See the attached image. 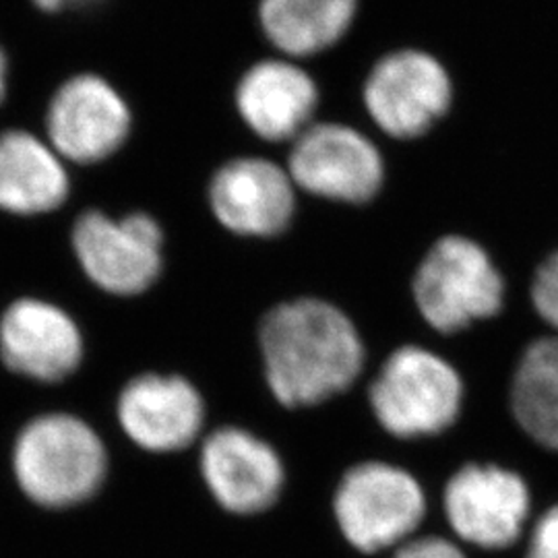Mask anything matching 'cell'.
Instances as JSON below:
<instances>
[{"instance_id":"10","label":"cell","mask_w":558,"mask_h":558,"mask_svg":"<svg viewBox=\"0 0 558 558\" xmlns=\"http://www.w3.org/2000/svg\"><path fill=\"white\" fill-rule=\"evenodd\" d=\"M131 122L117 87L94 73L64 81L46 114L50 147L62 160L83 166L112 158L129 140Z\"/></svg>"},{"instance_id":"21","label":"cell","mask_w":558,"mask_h":558,"mask_svg":"<svg viewBox=\"0 0 558 558\" xmlns=\"http://www.w3.org/2000/svg\"><path fill=\"white\" fill-rule=\"evenodd\" d=\"M393 558H465L453 542L439 538V536H426V538L408 539L401 544Z\"/></svg>"},{"instance_id":"2","label":"cell","mask_w":558,"mask_h":558,"mask_svg":"<svg viewBox=\"0 0 558 558\" xmlns=\"http://www.w3.org/2000/svg\"><path fill=\"white\" fill-rule=\"evenodd\" d=\"M13 470L27 499L46 509H69L100 490L108 456L89 424L69 414H46L21 430Z\"/></svg>"},{"instance_id":"8","label":"cell","mask_w":558,"mask_h":558,"mask_svg":"<svg viewBox=\"0 0 558 558\" xmlns=\"http://www.w3.org/2000/svg\"><path fill=\"white\" fill-rule=\"evenodd\" d=\"M385 174L375 141L341 122L311 124L290 154V179L320 199L366 205L377 199Z\"/></svg>"},{"instance_id":"6","label":"cell","mask_w":558,"mask_h":558,"mask_svg":"<svg viewBox=\"0 0 558 558\" xmlns=\"http://www.w3.org/2000/svg\"><path fill=\"white\" fill-rule=\"evenodd\" d=\"M333 513L345 539L366 555L405 544L426 515L424 490L410 472L366 461L343 474Z\"/></svg>"},{"instance_id":"5","label":"cell","mask_w":558,"mask_h":558,"mask_svg":"<svg viewBox=\"0 0 558 558\" xmlns=\"http://www.w3.org/2000/svg\"><path fill=\"white\" fill-rule=\"evenodd\" d=\"M371 120L387 137H426L453 108L456 83L445 62L422 48H399L375 62L362 87Z\"/></svg>"},{"instance_id":"1","label":"cell","mask_w":558,"mask_h":558,"mask_svg":"<svg viewBox=\"0 0 558 558\" xmlns=\"http://www.w3.org/2000/svg\"><path fill=\"white\" fill-rule=\"evenodd\" d=\"M265 379L281 405L308 408L348 391L364 366L356 325L336 304L290 300L260 323Z\"/></svg>"},{"instance_id":"9","label":"cell","mask_w":558,"mask_h":558,"mask_svg":"<svg viewBox=\"0 0 558 558\" xmlns=\"http://www.w3.org/2000/svg\"><path fill=\"white\" fill-rule=\"evenodd\" d=\"M445 518L459 538L484 550L513 546L530 518V488L515 472L493 463H468L449 478Z\"/></svg>"},{"instance_id":"20","label":"cell","mask_w":558,"mask_h":558,"mask_svg":"<svg viewBox=\"0 0 558 558\" xmlns=\"http://www.w3.org/2000/svg\"><path fill=\"white\" fill-rule=\"evenodd\" d=\"M525 558H558V505L536 521Z\"/></svg>"},{"instance_id":"14","label":"cell","mask_w":558,"mask_h":558,"mask_svg":"<svg viewBox=\"0 0 558 558\" xmlns=\"http://www.w3.org/2000/svg\"><path fill=\"white\" fill-rule=\"evenodd\" d=\"M205 418L199 391L182 377L141 375L119 398V422L129 439L151 453H174L197 439Z\"/></svg>"},{"instance_id":"22","label":"cell","mask_w":558,"mask_h":558,"mask_svg":"<svg viewBox=\"0 0 558 558\" xmlns=\"http://www.w3.org/2000/svg\"><path fill=\"white\" fill-rule=\"evenodd\" d=\"M44 13H59L66 7V0H32Z\"/></svg>"},{"instance_id":"23","label":"cell","mask_w":558,"mask_h":558,"mask_svg":"<svg viewBox=\"0 0 558 558\" xmlns=\"http://www.w3.org/2000/svg\"><path fill=\"white\" fill-rule=\"evenodd\" d=\"M7 73H9V64H7V57L0 50V101L4 100L7 94Z\"/></svg>"},{"instance_id":"11","label":"cell","mask_w":558,"mask_h":558,"mask_svg":"<svg viewBox=\"0 0 558 558\" xmlns=\"http://www.w3.org/2000/svg\"><path fill=\"white\" fill-rule=\"evenodd\" d=\"M209 205L226 230L239 236L276 239L296 214L294 182L271 161L239 158L214 174Z\"/></svg>"},{"instance_id":"15","label":"cell","mask_w":558,"mask_h":558,"mask_svg":"<svg viewBox=\"0 0 558 558\" xmlns=\"http://www.w3.org/2000/svg\"><path fill=\"white\" fill-rule=\"evenodd\" d=\"M317 106V83L286 60L257 62L236 85L240 117L260 140H299L311 126Z\"/></svg>"},{"instance_id":"12","label":"cell","mask_w":558,"mask_h":558,"mask_svg":"<svg viewBox=\"0 0 558 558\" xmlns=\"http://www.w3.org/2000/svg\"><path fill=\"white\" fill-rule=\"evenodd\" d=\"M81 359L80 327L57 304L15 300L0 317V360L11 373L60 383L80 368Z\"/></svg>"},{"instance_id":"7","label":"cell","mask_w":558,"mask_h":558,"mask_svg":"<svg viewBox=\"0 0 558 558\" xmlns=\"http://www.w3.org/2000/svg\"><path fill=\"white\" fill-rule=\"evenodd\" d=\"M71 242L85 276L108 294L137 296L160 279L163 230L145 211L117 220L89 209L75 220Z\"/></svg>"},{"instance_id":"3","label":"cell","mask_w":558,"mask_h":558,"mask_svg":"<svg viewBox=\"0 0 558 558\" xmlns=\"http://www.w3.org/2000/svg\"><path fill=\"white\" fill-rule=\"evenodd\" d=\"M412 294L422 319L451 336L497 317L507 296L505 278L478 240L447 234L433 242L416 267Z\"/></svg>"},{"instance_id":"18","label":"cell","mask_w":558,"mask_h":558,"mask_svg":"<svg viewBox=\"0 0 558 558\" xmlns=\"http://www.w3.org/2000/svg\"><path fill=\"white\" fill-rule=\"evenodd\" d=\"M511 412L530 439L558 451V336L532 341L511 380Z\"/></svg>"},{"instance_id":"24","label":"cell","mask_w":558,"mask_h":558,"mask_svg":"<svg viewBox=\"0 0 558 558\" xmlns=\"http://www.w3.org/2000/svg\"><path fill=\"white\" fill-rule=\"evenodd\" d=\"M94 2H98V0H66V7H69V4H77V7H81V4H94Z\"/></svg>"},{"instance_id":"17","label":"cell","mask_w":558,"mask_h":558,"mask_svg":"<svg viewBox=\"0 0 558 558\" xmlns=\"http://www.w3.org/2000/svg\"><path fill=\"white\" fill-rule=\"evenodd\" d=\"M360 0H260L265 38L288 57H315L350 32Z\"/></svg>"},{"instance_id":"16","label":"cell","mask_w":558,"mask_h":558,"mask_svg":"<svg viewBox=\"0 0 558 558\" xmlns=\"http://www.w3.org/2000/svg\"><path fill=\"white\" fill-rule=\"evenodd\" d=\"M69 174L60 156L25 131L0 135V211L41 216L69 197Z\"/></svg>"},{"instance_id":"13","label":"cell","mask_w":558,"mask_h":558,"mask_svg":"<svg viewBox=\"0 0 558 558\" xmlns=\"http://www.w3.org/2000/svg\"><path fill=\"white\" fill-rule=\"evenodd\" d=\"M201 474L214 499L236 515L269 509L283 488V465L276 449L234 426L211 433L203 442Z\"/></svg>"},{"instance_id":"19","label":"cell","mask_w":558,"mask_h":558,"mask_svg":"<svg viewBox=\"0 0 558 558\" xmlns=\"http://www.w3.org/2000/svg\"><path fill=\"white\" fill-rule=\"evenodd\" d=\"M532 306L558 336V248L542 260L530 286Z\"/></svg>"},{"instance_id":"4","label":"cell","mask_w":558,"mask_h":558,"mask_svg":"<svg viewBox=\"0 0 558 558\" xmlns=\"http://www.w3.org/2000/svg\"><path fill=\"white\" fill-rule=\"evenodd\" d=\"M368 401L380 426L399 439L433 437L458 422L463 383L439 354L403 345L380 366Z\"/></svg>"}]
</instances>
